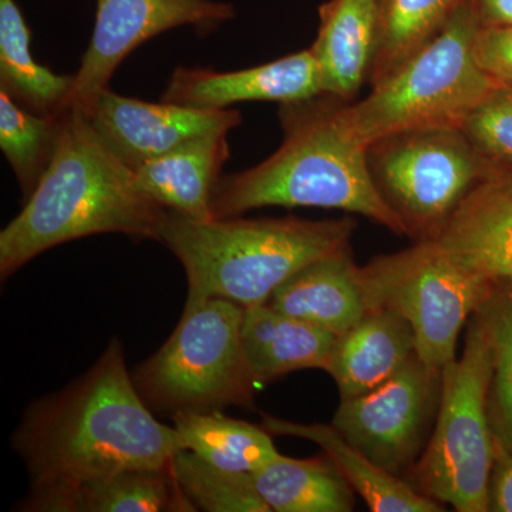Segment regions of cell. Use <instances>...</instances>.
Returning <instances> with one entry per match:
<instances>
[{
  "label": "cell",
  "instance_id": "obj_1",
  "mask_svg": "<svg viewBox=\"0 0 512 512\" xmlns=\"http://www.w3.org/2000/svg\"><path fill=\"white\" fill-rule=\"evenodd\" d=\"M12 443L32 487L163 468L187 450L177 429L160 423L138 393L119 339L62 392L30 404Z\"/></svg>",
  "mask_w": 512,
  "mask_h": 512
},
{
  "label": "cell",
  "instance_id": "obj_6",
  "mask_svg": "<svg viewBox=\"0 0 512 512\" xmlns=\"http://www.w3.org/2000/svg\"><path fill=\"white\" fill-rule=\"evenodd\" d=\"M244 309L222 298L185 305L167 342L131 375L151 410L173 417L254 409L256 384L242 343Z\"/></svg>",
  "mask_w": 512,
  "mask_h": 512
},
{
  "label": "cell",
  "instance_id": "obj_12",
  "mask_svg": "<svg viewBox=\"0 0 512 512\" xmlns=\"http://www.w3.org/2000/svg\"><path fill=\"white\" fill-rule=\"evenodd\" d=\"M101 140L131 170L175 148L211 134L229 133L241 124L238 110H201L150 103L111 92L94 101L86 114Z\"/></svg>",
  "mask_w": 512,
  "mask_h": 512
},
{
  "label": "cell",
  "instance_id": "obj_5",
  "mask_svg": "<svg viewBox=\"0 0 512 512\" xmlns=\"http://www.w3.org/2000/svg\"><path fill=\"white\" fill-rule=\"evenodd\" d=\"M478 29L466 2L420 52L373 84L365 99L345 101L343 113L356 137L369 147L403 131L460 128L495 83L474 56Z\"/></svg>",
  "mask_w": 512,
  "mask_h": 512
},
{
  "label": "cell",
  "instance_id": "obj_9",
  "mask_svg": "<svg viewBox=\"0 0 512 512\" xmlns=\"http://www.w3.org/2000/svg\"><path fill=\"white\" fill-rule=\"evenodd\" d=\"M377 190L409 231L431 241L458 204L491 171L461 128L390 134L367 148Z\"/></svg>",
  "mask_w": 512,
  "mask_h": 512
},
{
  "label": "cell",
  "instance_id": "obj_4",
  "mask_svg": "<svg viewBox=\"0 0 512 512\" xmlns=\"http://www.w3.org/2000/svg\"><path fill=\"white\" fill-rule=\"evenodd\" d=\"M356 221L302 218L192 220L165 210L158 242L183 265L185 305L222 298L242 308L268 303L305 266L350 251Z\"/></svg>",
  "mask_w": 512,
  "mask_h": 512
},
{
  "label": "cell",
  "instance_id": "obj_31",
  "mask_svg": "<svg viewBox=\"0 0 512 512\" xmlns=\"http://www.w3.org/2000/svg\"><path fill=\"white\" fill-rule=\"evenodd\" d=\"M488 511L512 512V453L497 444L488 484Z\"/></svg>",
  "mask_w": 512,
  "mask_h": 512
},
{
  "label": "cell",
  "instance_id": "obj_14",
  "mask_svg": "<svg viewBox=\"0 0 512 512\" xmlns=\"http://www.w3.org/2000/svg\"><path fill=\"white\" fill-rule=\"evenodd\" d=\"M431 241L487 281L512 282V170L491 168Z\"/></svg>",
  "mask_w": 512,
  "mask_h": 512
},
{
  "label": "cell",
  "instance_id": "obj_28",
  "mask_svg": "<svg viewBox=\"0 0 512 512\" xmlns=\"http://www.w3.org/2000/svg\"><path fill=\"white\" fill-rule=\"evenodd\" d=\"M171 470L195 511H271L256 490L252 474L222 470L190 450L175 454L171 460Z\"/></svg>",
  "mask_w": 512,
  "mask_h": 512
},
{
  "label": "cell",
  "instance_id": "obj_21",
  "mask_svg": "<svg viewBox=\"0 0 512 512\" xmlns=\"http://www.w3.org/2000/svg\"><path fill=\"white\" fill-rule=\"evenodd\" d=\"M262 427L272 436H288L313 441L342 471L357 495L373 512H439L436 500L420 494L403 478L392 476L376 466L362 451L353 447L330 424H301L265 414Z\"/></svg>",
  "mask_w": 512,
  "mask_h": 512
},
{
  "label": "cell",
  "instance_id": "obj_18",
  "mask_svg": "<svg viewBox=\"0 0 512 512\" xmlns=\"http://www.w3.org/2000/svg\"><path fill=\"white\" fill-rule=\"evenodd\" d=\"M414 355L409 322L392 309L375 308L338 336L326 372L335 380L340 400L352 399L396 375Z\"/></svg>",
  "mask_w": 512,
  "mask_h": 512
},
{
  "label": "cell",
  "instance_id": "obj_22",
  "mask_svg": "<svg viewBox=\"0 0 512 512\" xmlns=\"http://www.w3.org/2000/svg\"><path fill=\"white\" fill-rule=\"evenodd\" d=\"M256 490L275 512H349L355 507L352 485L328 456L269 461L252 474Z\"/></svg>",
  "mask_w": 512,
  "mask_h": 512
},
{
  "label": "cell",
  "instance_id": "obj_11",
  "mask_svg": "<svg viewBox=\"0 0 512 512\" xmlns=\"http://www.w3.org/2000/svg\"><path fill=\"white\" fill-rule=\"evenodd\" d=\"M235 13L231 3L220 0H97L92 39L73 74L64 111L89 113L117 67L147 40L185 26L210 35Z\"/></svg>",
  "mask_w": 512,
  "mask_h": 512
},
{
  "label": "cell",
  "instance_id": "obj_20",
  "mask_svg": "<svg viewBox=\"0 0 512 512\" xmlns=\"http://www.w3.org/2000/svg\"><path fill=\"white\" fill-rule=\"evenodd\" d=\"M338 336L269 306L244 309L242 343L256 387L305 369L328 370Z\"/></svg>",
  "mask_w": 512,
  "mask_h": 512
},
{
  "label": "cell",
  "instance_id": "obj_15",
  "mask_svg": "<svg viewBox=\"0 0 512 512\" xmlns=\"http://www.w3.org/2000/svg\"><path fill=\"white\" fill-rule=\"evenodd\" d=\"M30 512H194L170 466L140 468L82 483L30 487L19 504Z\"/></svg>",
  "mask_w": 512,
  "mask_h": 512
},
{
  "label": "cell",
  "instance_id": "obj_13",
  "mask_svg": "<svg viewBox=\"0 0 512 512\" xmlns=\"http://www.w3.org/2000/svg\"><path fill=\"white\" fill-rule=\"evenodd\" d=\"M322 93L318 62L308 49L237 72L177 67L161 101L192 109L224 110L242 101L284 104L312 99Z\"/></svg>",
  "mask_w": 512,
  "mask_h": 512
},
{
  "label": "cell",
  "instance_id": "obj_3",
  "mask_svg": "<svg viewBox=\"0 0 512 512\" xmlns=\"http://www.w3.org/2000/svg\"><path fill=\"white\" fill-rule=\"evenodd\" d=\"M165 208L150 200L80 110L63 111L55 157L25 207L0 232L3 281L76 239L123 234L158 241Z\"/></svg>",
  "mask_w": 512,
  "mask_h": 512
},
{
  "label": "cell",
  "instance_id": "obj_26",
  "mask_svg": "<svg viewBox=\"0 0 512 512\" xmlns=\"http://www.w3.org/2000/svg\"><path fill=\"white\" fill-rule=\"evenodd\" d=\"M63 113L39 116L0 90V147L28 200L55 157Z\"/></svg>",
  "mask_w": 512,
  "mask_h": 512
},
{
  "label": "cell",
  "instance_id": "obj_30",
  "mask_svg": "<svg viewBox=\"0 0 512 512\" xmlns=\"http://www.w3.org/2000/svg\"><path fill=\"white\" fill-rule=\"evenodd\" d=\"M474 56L481 70L495 83L512 86V26L478 29Z\"/></svg>",
  "mask_w": 512,
  "mask_h": 512
},
{
  "label": "cell",
  "instance_id": "obj_27",
  "mask_svg": "<svg viewBox=\"0 0 512 512\" xmlns=\"http://www.w3.org/2000/svg\"><path fill=\"white\" fill-rule=\"evenodd\" d=\"M477 313L487 328L493 352L488 419L495 444L512 453V282H498Z\"/></svg>",
  "mask_w": 512,
  "mask_h": 512
},
{
  "label": "cell",
  "instance_id": "obj_2",
  "mask_svg": "<svg viewBox=\"0 0 512 512\" xmlns=\"http://www.w3.org/2000/svg\"><path fill=\"white\" fill-rule=\"evenodd\" d=\"M345 101L319 94L284 103L281 147L261 164L222 175L212 195L214 218L239 217L264 207L323 208L362 215L409 237L399 215L377 190L367 147L343 113Z\"/></svg>",
  "mask_w": 512,
  "mask_h": 512
},
{
  "label": "cell",
  "instance_id": "obj_17",
  "mask_svg": "<svg viewBox=\"0 0 512 512\" xmlns=\"http://www.w3.org/2000/svg\"><path fill=\"white\" fill-rule=\"evenodd\" d=\"M382 0H328L319 9V29L311 47L323 93L355 99L369 83L379 36Z\"/></svg>",
  "mask_w": 512,
  "mask_h": 512
},
{
  "label": "cell",
  "instance_id": "obj_29",
  "mask_svg": "<svg viewBox=\"0 0 512 512\" xmlns=\"http://www.w3.org/2000/svg\"><path fill=\"white\" fill-rule=\"evenodd\" d=\"M460 128L491 168L512 170L511 84L494 83Z\"/></svg>",
  "mask_w": 512,
  "mask_h": 512
},
{
  "label": "cell",
  "instance_id": "obj_10",
  "mask_svg": "<svg viewBox=\"0 0 512 512\" xmlns=\"http://www.w3.org/2000/svg\"><path fill=\"white\" fill-rule=\"evenodd\" d=\"M441 373L414 355L376 389L340 400L332 426L376 466L404 480L436 423Z\"/></svg>",
  "mask_w": 512,
  "mask_h": 512
},
{
  "label": "cell",
  "instance_id": "obj_32",
  "mask_svg": "<svg viewBox=\"0 0 512 512\" xmlns=\"http://www.w3.org/2000/svg\"><path fill=\"white\" fill-rule=\"evenodd\" d=\"M480 28L512 26V0H467Z\"/></svg>",
  "mask_w": 512,
  "mask_h": 512
},
{
  "label": "cell",
  "instance_id": "obj_7",
  "mask_svg": "<svg viewBox=\"0 0 512 512\" xmlns=\"http://www.w3.org/2000/svg\"><path fill=\"white\" fill-rule=\"evenodd\" d=\"M493 372L490 336L474 313L467 323L463 355L444 367L436 423L407 481L420 494L458 512L488 511V484L495 440L488 419Z\"/></svg>",
  "mask_w": 512,
  "mask_h": 512
},
{
  "label": "cell",
  "instance_id": "obj_24",
  "mask_svg": "<svg viewBox=\"0 0 512 512\" xmlns=\"http://www.w3.org/2000/svg\"><path fill=\"white\" fill-rule=\"evenodd\" d=\"M171 419L185 448L222 470L254 474L279 456L268 430L222 412L180 413Z\"/></svg>",
  "mask_w": 512,
  "mask_h": 512
},
{
  "label": "cell",
  "instance_id": "obj_23",
  "mask_svg": "<svg viewBox=\"0 0 512 512\" xmlns=\"http://www.w3.org/2000/svg\"><path fill=\"white\" fill-rule=\"evenodd\" d=\"M32 35L16 0H0V90L39 116L63 113L73 74H57L37 63Z\"/></svg>",
  "mask_w": 512,
  "mask_h": 512
},
{
  "label": "cell",
  "instance_id": "obj_25",
  "mask_svg": "<svg viewBox=\"0 0 512 512\" xmlns=\"http://www.w3.org/2000/svg\"><path fill=\"white\" fill-rule=\"evenodd\" d=\"M467 0H382L369 83L382 82L431 42Z\"/></svg>",
  "mask_w": 512,
  "mask_h": 512
},
{
  "label": "cell",
  "instance_id": "obj_16",
  "mask_svg": "<svg viewBox=\"0 0 512 512\" xmlns=\"http://www.w3.org/2000/svg\"><path fill=\"white\" fill-rule=\"evenodd\" d=\"M268 305L335 336L375 309L365 269L356 265L350 251L305 266L272 293Z\"/></svg>",
  "mask_w": 512,
  "mask_h": 512
},
{
  "label": "cell",
  "instance_id": "obj_19",
  "mask_svg": "<svg viewBox=\"0 0 512 512\" xmlns=\"http://www.w3.org/2000/svg\"><path fill=\"white\" fill-rule=\"evenodd\" d=\"M227 136L197 138L147 161L134 170L137 187L165 210L192 220H212V195L231 156Z\"/></svg>",
  "mask_w": 512,
  "mask_h": 512
},
{
  "label": "cell",
  "instance_id": "obj_8",
  "mask_svg": "<svg viewBox=\"0 0 512 512\" xmlns=\"http://www.w3.org/2000/svg\"><path fill=\"white\" fill-rule=\"evenodd\" d=\"M363 269L373 306L409 322L417 356L436 372L456 360L461 330L497 285L457 264L433 241L376 256Z\"/></svg>",
  "mask_w": 512,
  "mask_h": 512
}]
</instances>
